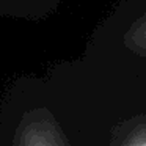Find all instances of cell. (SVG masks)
<instances>
[{
  "label": "cell",
  "instance_id": "6da1fadb",
  "mask_svg": "<svg viewBox=\"0 0 146 146\" xmlns=\"http://www.w3.org/2000/svg\"><path fill=\"white\" fill-rule=\"evenodd\" d=\"M16 146H57L47 121L30 113L17 130Z\"/></svg>",
  "mask_w": 146,
  "mask_h": 146
}]
</instances>
